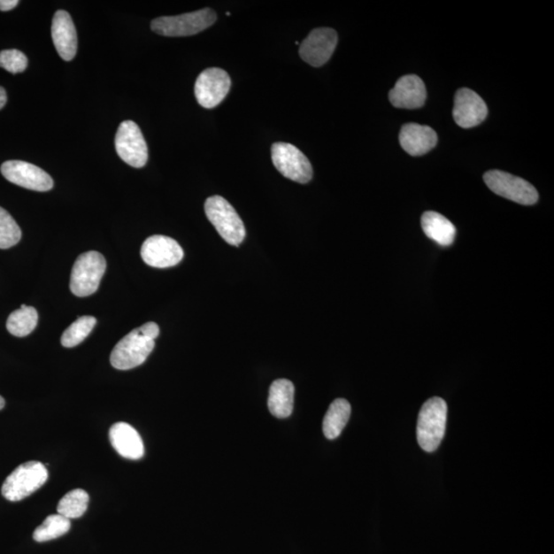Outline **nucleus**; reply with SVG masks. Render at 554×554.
<instances>
[{
	"mask_svg": "<svg viewBox=\"0 0 554 554\" xmlns=\"http://www.w3.org/2000/svg\"><path fill=\"white\" fill-rule=\"evenodd\" d=\"M448 405L441 397L425 402L418 416L417 440L425 452L439 449L446 433Z\"/></svg>",
	"mask_w": 554,
	"mask_h": 554,
	"instance_id": "obj_1",
	"label": "nucleus"
},
{
	"mask_svg": "<svg viewBox=\"0 0 554 554\" xmlns=\"http://www.w3.org/2000/svg\"><path fill=\"white\" fill-rule=\"evenodd\" d=\"M204 212L218 234L231 246H240L246 237V228L235 209L222 196L209 197Z\"/></svg>",
	"mask_w": 554,
	"mask_h": 554,
	"instance_id": "obj_2",
	"label": "nucleus"
},
{
	"mask_svg": "<svg viewBox=\"0 0 554 554\" xmlns=\"http://www.w3.org/2000/svg\"><path fill=\"white\" fill-rule=\"evenodd\" d=\"M49 473L46 466L38 461H29L18 466L4 482L2 494L11 502L27 498L46 484Z\"/></svg>",
	"mask_w": 554,
	"mask_h": 554,
	"instance_id": "obj_3",
	"label": "nucleus"
},
{
	"mask_svg": "<svg viewBox=\"0 0 554 554\" xmlns=\"http://www.w3.org/2000/svg\"><path fill=\"white\" fill-rule=\"evenodd\" d=\"M106 270V260L91 250L77 258L71 273L70 289L77 297H87L96 292Z\"/></svg>",
	"mask_w": 554,
	"mask_h": 554,
	"instance_id": "obj_4",
	"label": "nucleus"
},
{
	"mask_svg": "<svg viewBox=\"0 0 554 554\" xmlns=\"http://www.w3.org/2000/svg\"><path fill=\"white\" fill-rule=\"evenodd\" d=\"M216 20L214 11L204 9L180 16L158 18L152 21L151 28L159 35L190 36L211 27Z\"/></svg>",
	"mask_w": 554,
	"mask_h": 554,
	"instance_id": "obj_5",
	"label": "nucleus"
},
{
	"mask_svg": "<svg viewBox=\"0 0 554 554\" xmlns=\"http://www.w3.org/2000/svg\"><path fill=\"white\" fill-rule=\"evenodd\" d=\"M156 342L147 337L141 328H135L115 345L111 356V363L115 369L131 370L145 363L154 350Z\"/></svg>",
	"mask_w": 554,
	"mask_h": 554,
	"instance_id": "obj_6",
	"label": "nucleus"
},
{
	"mask_svg": "<svg viewBox=\"0 0 554 554\" xmlns=\"http://www.w3.org/2000/svg\"><path fill=\"white\" fill-rule=\"evenodd\" d=\"M484 181L495 195L509 201L524 205H532L538 202L537 189L526 180L512 173L497 170L489 171L485 173Z\"/></svg>",
	"mask_w": 554,
	"mask_h": 554,
	"instance_id": "obj_7",
	"label": "nucleus"
},
{
	"mask_svg": "<svg viewBox=\"0 0 554 554\" xmlns=\"http://www.w3.org/2000/svg\"><path fill=\"white\" fill-rule=\"evenodd\" d=\"M272 158L276 170L283 177L301 184H306L312 179V165L297 147L282 142L274 143L272 147Z\"/></svg>",
	"mask_w": 554,
	"mask_h": 554,
	"instance_id": "obj_8",
	"label": "nucleus"
},
{
	"mask_svg": "<svg viewBox=\"0 0 554 554\" xmlns=\"http://www.w3.org/2000/svg\"><path fill=\"white\" fill-rule=\"evenodd\" d=\"M119 157L136 169L143 167L148 160V148L139 126L132 120L122 121L115 136Z\"/></svg>",
	"mask_w": 554,
	"mask_h": 554,
	"instance_id": "obj_9",
	"label": "nucleus"
},
{
	"mask_svg": "<svg viewBox=\"0 0 554 554\" xmlns=\"http://www.w3.org/2000/svg\"><path fill=\"white\" fill-rule=\"evenodd\" d=\"M231 80L221 68H208L198 75L195 94L198 104L212 109L221 104L230 91Z\"/></svg>",
	"mask_w": 554,
	"mask_h": 554,
	"instance_id": "obj_10",
	"label": "nucleus"
},
{
	"mask_svg": "<svg viewBox=\"0 0 554 554\" xmlns=\"http://www.w3.org/2000/svg\"><path fill=\"white\" fill-rule=\"evenodd\" d=\"M0 170L8 181L26 189L46 192L54 186L53 179L48 173L22 160H8Z\"/></svg>",
	"mask_w": 554,
	"mask_h": 554,
	"instance_id": "obj_11",
	"label": "nucleus"
},
{
	"mask_svg": "<svg viewBox=\"0 0 554 554\" xmlns=\"http://www.w3.org/2000/svg\"><path fill=\"white\" fill-rule=\"evenodd\" d=\"M142 259L151 267L169 268L176 266L184 257L183 249L171 237L153 235L142 244Z\"/></svg>",
	"mask_w": 554,
	"mask_h": 554,
	"instance_id": "obj_12",
	"label": "nucleus"
},
{
	"mask_svg": "<svg viewBox=\"0 0 554 554\" xmlns=\"http://www.w3.org/2000/svg\"><path fill=\"white\" fill-rule=\"evenodd\" d=\"M337 43L336 31L332 28H317L302 42L299 54L309 65L320 67L331 59Z\"/></svg>",
	"mask_w": 554,
	"mask_h": 554,
	"instance_id": "obj_13",
	"label": "nucleus"
},
{
	"mask_svg": "<svg viewBox=\"0 0 554 554\" xmlns=\"http://www.w3.org/2000/svg\"><path fill=\"white\" fill-rule=\"evenodd\" d=\"M488 115V107L481 96L466 88H460L455 96L453 116L456 124L463 128H472L481 124Z\"/></svg>",
	"mask_w": 554,
	"mask_h": 554,
	"instance_id": "obj_14",
	"label": "nucleus"
},
{
	"mask_svg": "<svg viewBox=\"0 0 554 554\" xmlns=\"http://www.w3.org/2000/svg\"><path fill=\"white\" fill-rule=\"evenodd\" d=\"M427 88L417 75H404L396 83L389 93L393 106L403 109H418L427 101Z\"/></svg>",
	"mask_w": 554,
	"mask_h": 554,
	"instance_id": "obj_15",
	"label": "nucleus"
},
{
	"mask_svg": "<svg viewBox=\"0 0 554 554\" xmlns=\"http://www.w3.org/2000/svg\"><path fill=\"white\" fill-rule=\"evenodd\" d=\"M51 38L58 54L71 61L77 51V34L73 18L66 11H58L51 24Z\"/></svg>",
	"mask_w": 554,
	"mask_h": 554,
	"instance_id": "obj_16",
	"label": "nucleus"
},
{
	"mask_svg": "<svg viewBox=\"0 0 554 554\" xmlns=\"http://www.w3.org/2000/svg\"><path fill=\"white\" fill-rule=\"evenodd\" d=\"M112 446L121 457L139 460L144 456V443L136 429L130 424L119 422L109 430Z\"/></svg>",
	"mask_w": 554,
	"mask_h": 554,
	"instance_id": "obj_17",
	"label": "nucleus"
},
{
	"mask_svg": "<svg viewBox=\"0 0 554 554\" xmlns=\"http://www.w3.org/2000/svg\"><path fill=\"white\" fill-rule=\"evenodd\" d=\"M399 143L410 156L420 157L434 150L437 144V135L430 127L408 124L399 133Z\"/></svg>",
	"mask_w": 554,
	"mask_h": 554,
	"instance_id": "obj_18",
	"label": "nucleus"
},
{
	"mask_svg": "<svg viewBox=\"0 0 554 554\" xmlns=\"http://www.w3.org/2000/svg\"><path fill=\"white\" fill-rule=\"evenodd\" d=\"M422 229L425 235L440 246L449 247L454 242L456 227L446 217L436 212H424L421 219Z\"/></svg>",
	"mask_w": 554,
	"mask_h": 554,
	"instance_id": "obj_19",
	"label": "nucleus"
},
{
	"mask_svg": "<svg viewBox=\"0 0 554 554\" xmlns=\"http://www.w3.org/2000/svg\"><path fill=\"white\" fill-rule=\"evenodd\" d=\"M294 384L287 379L276 380L270 388L268 408L276 418H288L294 409Z\"/></svg>",
	"mask_w": 554,
	"mask_h": 554,
	"instance_id": "obj_20",
	"label": "nucleus"
},
{
	"mask_svg": "<svg viewBox=\"0 0 554 554\" xmlns=\"http://www.w3.org/2000/svg\"><path fill=\"white\" fill-rule=\"evenodd\" d=\"M351 414V405L343 398L334 401L324 419L323 430L327 440H335L342 433Z\"/></svg>",
	"mask_w": 554,
	"mask_h": 554,
	"instance_id": "obj_21",
	"label": "nucleus"
},
{
	"mask_svg": "<svg viewBox=\"0 0 554 554\" xmlns=\"http://www.w3.org/2000/svg\"><path fill=\"white\" fill-rule=\"evenodd\" d=\"M38 323V313L36 309L22 305L20 309L11 313L6 328L16 337H26L35 331Z\"/></svg>",
	"mask_w": 554,
	"mask_h": 554,
	"instance_id": "obj_22",
	"label": "nucleus"
},
{
	"mask_svg": "<svg viewBox=\"0 0 554 554\" xmlns=\"http://www.w3.org/2000/svg\"><path fill=\"white\" fill-rule=\"evenodd\" d=\"M88 494L81 489L70 491L58 504V514L68 519H79L86 513L88 506Z\"/></svg>",
	"mask_w": 554,
	"mask_h": 554,
	"instance_id": "obj_23",
	"label": "nucleus"
},
{
	"mask_svg": "<svg viewBox=\"0 0 554 554\" xmlns=\"http://www.w3.org/2000/svg\"><path fill=\"white\" fill-rule=\"evenodd\" d=\"M71 527L70 519L60 514L50 515L34 533L36 542H47V541L62 537L68 533Z\"/></svg>",
	"mask_w": 554,
	"mask_h": 554,
	"instance_id": "obj_24",
	"label": "nucleus"
},
{
	"mask_svg": "<svg viewBox=\"0 0 554 554\" xmlns=\"http://www.w3.org/2000/svg\"><path fill=\"white\" fill-rule=\"evenodd\" d=\"M96 320L94 317H82L75 320L70 325L65 332L63 333L61 343L64 347L73 348L87 339L89 333L93 331Z\"/></svg>",
	"mask_w": 554,
	"mask_h": 554,
	"instance_id": "obj_25",
	"label": "nucleus"
},
{
	"mask_svg": "<svg viewBox=\"0 0 554 554\" xmlns=\"http://www.w3.org/2000/svg\"><path fill=\"white\" fill-rule=\"evenodd\" d=\"M22 231L8 212L0 208V249H10L21 241Z\"/></svg>",
	"mask_w": 554,
	"mask_h": 554,
	"instance_id": "obj_26",
	"label": "nucleus"
},
{
	"mask_svg": "<svg viewBox=\"0 0 554 554\" xmlns=\"http://www.w3.org/2000/svg\"><path fill=\"white\" fill-rule=\"evenodd\" d=\"M28 66V59L22 51L5 50L0 51V67L12 74L21 73Z\"/></svg>",
	"mask_w": 554,
	"mask_h": 554,
	"instance_id": "obj_27",
	"label": "nucleus"
},
{
	"mask_svg": "<svg viewBox=\"0 0 554 554\" xmlns=\"http://www.w3.org/2000/svg\"><path fill=\"white\" fill-rule=\"evenodd\" d=\"M19 4L18 0H0V11L9 12Z\"/></svg>",
	"mask_w": 554,
	"mask_h": 554,
	"instance_id": "obj_28",
	"label": "nucleus"
},
{
	"mask_svg": "<svg viewBox=\"0 0 554 554\" xmlns=\"http://www.w3.org/2000/svg\"><path fill=\"white\" fill-rule=\"evenodd\" d=\"M6 100H8V96H6L5 89L0 87V109H3L5 106Z\"/></svg>",
	"mask_w": 554,
	"mask_h": 554,
	"instance_id": "obj_29",
	"label": "nucleus"
},
{
	"mask_svg": "<svg viewBox=\"0 0 554 554\" xmlns=\"http://www.w3.org/2000/svg\"><path fill=\"white\" fill-rule=\"evenodd\" d=\"M5 405V402L3 396H0V411H2L4 408Z\"/></svg>",
	"mask_w": 554,
	"mask_h": 554,
	"instance_id": "obj_30",
	"label": "nucleus"
}]
</instances>
